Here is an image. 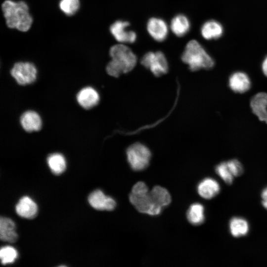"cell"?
<instances>
[{
	"label": "cell",
	"mask_w": 267,
	"mask_h": 267,
	"mask_svg": "<svg viewBox=\"0 0 267 267\" xmlns=\"http://www.w3.org/2000/svg\"><path fill=\"white\" fill-rule=\"evenodd\" d=\"M77 100L83 108L88 109L98 103L99 96L95 89L88 87L80 90L77 95Z\"/></svg>",
	"instance_id": "obj_14"
},
{
	"label": "cell",
	"mask_w": 267,
	"mask_h": 267,
	"mask_svg": "<svg viewBox=\"0 0 267 267\" xmlns=\"http://www.w3.org/2000/svg\"><path fill=\"white\" fill-rule=\"evenodd\" d=\"M47 162L51 172L55 175H60L66 169V163L65 158L60 153L50 154L47 157Z\"/></svg>",
	"instance_id": "obj_23"
},
{
	"label": "cell",
	"mask_w": 267,
	"mask_h": 267,
	"mask_svg": "<svg viewBox=\"0 0 267 267\" xmlns=\"http://www.w3.org/2000/svg\"><path fill=\"white\" fill-rule=\"evenodd\" d=\"M227 166L234 177L240 176L243 173V167L237 159H232L226 162Z\"/></svg>",
	"instance_id": "obj_27"
},
{
	"label": "cell",
	"mask_w": 267,
	"mask_h": 267,
	"mask_svg": "<svg viewBox=\"0 0 267 267\" xmlns=\"http://www.w3.org/2000/svg\"><path fill=\"white\" fill-rule=\"evenodd\" d=\"M88 201L92 207L100 211H112L116 206L113 198L105 195L99 189L94 190L89 195Z\"/></svg>",
	"instance_id": "obj_9"
},
{
	"label": "cell",
	"mask_w": 267,
	"mask_h": 267,
	"mask_svg": "<svg viewBox=\"0 0 267 267\" xmlns=\"http://www.w3.org/2000/svg\"><path fill=\"white\" fill-rule=\"evenodd\" d=\"M80 7L79 0H60L59 7L66 15L71 16L76 13Z\"/></svg>",
	"instance_id": "obj_26"
},
{
	"label": "cell",
	"mask_w": 267,
	"mask_h": 267,
	"mask_svg": "<svg viewBox=\"0 0 267 267\" xmlns=\"http://www.w3.org/2000/svg\"><path fill=\"white\" fill-rule=\"evenodd\" d=\"M147 30L155 41L163 42L167 37L169 29L164 20L157 17H152L147 22Z\"/></svg>",
	"instance_id": "obj_10"
},
{
	"label": "cell",
	"mask_w": 267,
	"mask_h": 267,
	"mask_svg": "<svg viewBox=\"0 0 267 267\" xmlns=\"http://www.w3.org/2000/svg\"><path fill=\"white\" fill-rule=\"evenodd\" d=\"M15 210L19 216L31 219L36 217L38 207L36 203L29 197L23 196L17 203Z\"/></svg>",
	"instance_id": "obj_15"
},
{
	"label": "cell",
	"mask_w": 267,
	"mask_h": 267,
	"mask_svg": "<svg viewBox=\"0 0 267 267\" xmlns=\"http://www.w3.org/2000/svg\"><path fill=\"white\" fill-rule=\"evenodd\" d=\"M230 88L237 93H244L248 91L251 87V81L249 76L244 72L237 71L232 74L228 81Z\"/></svg>",
	"instance_id": "obj_12"
},
{
	"label": "cell",
	"mask_w": 267,
	"mask_h": 267,
	"mask_svg": "<svg viewBox=\"0 0 267 267\" xmlns=\"http://www.w3.org/2000/svg\"><path fill=\"white\" fill-rule=\"evenodd\" d=\"M198 194L205 199H211L220 193L221 186L219 183L211 178L202 179L197 187Z\"/></svg>",
	"instance_id": "obj_11"
},
{
	"label": "cell",
	"mask_w": 267,
	"mask_h": 267,
	"mask_svg": "<svg viewBox=\"0 0 267 267\" xmlns=\"http://www.w3.org/2000/svg\"><path fill=\"white\" fill-rule=\"evenodd\" d=\"M10 73L18 84L26 85L35 81L37 69L31 63L19 62L14 65Z\"/></svg>",
	"instance_id": "obj_7"
},
{
	"label": "cell",
	"mask_w": 267,
	"mask_h": 267,
	"mask_svg": "<svg viewBox=\"0 0 267 267\" xmlns=\"http://www.w3.org/2000/svg\"><path fill=\"white\" fill-rule=\"evenodd\" d=\"M215 172L226 184L230 185L232 183L234 177L230 172L226 162L218 164L215 168Z\"/></svg>",
	"instance_id": "obj_24"
},
{
	"label": "cell",
	"mask_w": 267,
	"mask_h": 267,
	"mask_svg": "<svg viewBox=\"0 0 267 267\" xmlns=\"http://www.w3.org/2000/svg\"><path fill=\"white\" fill-rule=\"evenodd\" d=\"M204 207L200 203L191 204L186 213V218L189 223L194 225L202 224L205 220Z\"/></svg>",
	"instance_id": "obj_22"
},
{
	"label": "cell",
	"mask_w": 267,
	"mask_h": 267,
	"mask_svg": "<svg viewBox=\"0 0 267 267\" xmlns=\"http://www.w3.org/2000/svg\"><path fill=\"white\" fill-rule=\"evenodd\" d=\"M262 69L264 74L267 77V56L265 57L263 61Z\"/></svg>",
	"instance_id": "obj_29"
},
{
	"label": "cell",
	"mask_w": 267,
	"mask_h": 267,
	"mask_svg": "<svg viewBox=\"0 0 267 267\" xmlns=\"http://www.w3.org/2000/svg\"><path fill=\"white\" fill-rule=\"evenodd\" d=\"M0 238L3 241L10 243H14L18 239L15 224L8 218L0 217Z\"/></svg>",
	"instance_id": "obj_16"
},
{
	"label": "cell",
	"mask_w": 267,
	"mask_h": 267,
	"mask_svg": "<svg viewBox=\"0 0 267 267\" xmlns=\"http://www.w3.org/2000/svg\"><path fill=\"white\" fill-rule=\"evenodd\" d=\"M261 198L262 205L267 210V186L262 190Z\"/></svg>",
	"instance_id": "obj_28"
},
{
	"label": "cell",
	"mask_w": 267,
	"mask_h": 267,
	"mask_svg": "<svg viewBox=\"0 0 267 267\" xmlns=\"http://www.w3.org/2000/svg\"><path fill=\"white\" fill-rule=\"evenodd\" d=\"M2 9L7 26L22 31H27L32 23L29 8L24 1L15 2L6 0L2 4Z\"/></svg>",
	"instance_id": "obj_2"
},
{
	"label": "cell",
	"mask_w": 267,
	"mask_h": 267,
	"mask_svg": "<svg viewBox=\"0 0 267 267\" xmlns=\"http://www.w3.org/2000/svg\"><path fill=\"white\" fill-rule=\"evenodd\" d=\"M126 153L128 163L133 170L142 171L149 165L151 152L144 145L138 142L133 144L128 148Z\"/></svg>",
	"instance_id": "obj_5"
},
{
	"label": "cell",
	"mask_w": 267,
	"mask_h": 267,
	"mask_svg": "<svg viewBox=\"0 0 267 267\" xmlns=\"http://www.w3.org/2000/svg\"><path fill=\"white\" fill-rule=\"evenodd\" d=\"M150 195L154 204L160 209H162L171 203V197L169 192L161 186H154L150 191Z\"/></svg>",
	"instance_id": "obj_20"
},
{
	"label": "cell",
	"mask_w": 267,
	"mask_h": 267,
	"mask_svg": "<svg viewBox=\"0 0 267 267\" xmlns=\"http://www.w3.org/2000/svg\"><path fill=\"white\" fill-rule=\"evenodd\" d=\"M248 222L239 217L232 218L229 222V229L232 236L238 238L246 235L249 231Z\"/></svg>",
	"instance_id": "obj_21"
},
{
	"label": "cell",
	"mask_w": 267,
	"mask_h": 267,
	"mask_svg": "<svg viewBox=\"0 0 267 267\" xmlns=\"http://www.w3.org/2000/svg\"><path fill=\"white\" fill-rule=\"evenodd\" d=\"M140 62L146 68L157 77L161 76L167 73L168 63L164 54L160 51H149L142 57Z\"/></svg>",
	"instance_id": "obj_6"
},
{
	"label": "cell",
	"mask_w": 267,
	"mask_h": 267,
	"mask_svg": "<svg viewBox=\"0 0 267 267\" xmlns=\"http://www.w3.org/2000/svg\"><path fill=\"white\" fill-rule=\"evenodd\" d=\"M17 257V251L13 247L6 246L1 248L0 258L2 265L13 263Z\"/></svg>",
	"instance_id": "obj_25"
},
{
	"label": "cell",
	"mask_w": 267,
	"mask_h": 267,
	"mask_svg": "<svg viewBox=\"0 0 267 267\" xmlns=\"http://www.w3.org/2000/svg\"><path fill=\"white\" fill-rule=\"evenodd\" d=\"M200 32L202 37L207 40L217 39L223 34V28L222 25L215 20L206 21L202 25Z\"/></svg>",
	"instance_id": "obj_17"
},
{
	"label": "cell",
	"mask_w": 267,
	"mask_h": 267,
	"mask_svg": "<svg viewBox=\"0 0 267 267\" xmlns=\"http://www.w3.org/2000/svg\"><path fill=\"white\" fill-rule=\"evenodd\" d=\"M250 106L259 120L267 123V93L262 92L255 94L251 100Z\"/></svg>",
	"instance_id": "obj_13"
},
{
	"label": "cell",
	"mask_w": 267,
	"mask_h": 267,
	"mask_svg": "<svg viewBox=\"0 0 267 267\" xmlns=\"http://www.w3.org/2000/svg\"><path fill=\"white\" fill-rule=\"evenodd\" d=\"M109 54L112 59L106 66V71L111 76L118 77L122 74L127 73L132 70L136 64V55L124 44L112 46Z\"/></svg>",
	"instance_id": "obj_1"
},
{
	"label": "cell",
	"mask_w": 267,
	"mask_h": 267,
	"mask_svg": "<svg viewBox=\"0 0 267 267\" xmlns=\"http://www.w3.org/2000/svg\"><path fill=\"white\" fill-rule=\"evenodd\" d=\"M129 26L128 22L118 20L110 26V31L115 39L120 44L134 43L137 36L135 32L128 29Z\"/></svg>",
	"instance_id": "obj_8"
},
{
	"label": "cell",
	"mask_w": 267,
	"mask_h": 267,
	"mask_svg": "<svg viewBox=\"0 0 267 267\" xmlns=\"http://www.w3.org/2000/svg\"><path fill=\"white\" fill-rule=\"evenodd\" d=\"M182 61L190 70L209 69L214 65V61L202 45L195 40L189 41L181 55Z\"/></svg>",
	"instance_id": "obj_3"
},
{
	"label": "cell",
	"mask_w": 267,
	"mask_h": 267,
	"mask_svg": "<svg viewBox=\"0 0 267 267\" xmlns=\"http://www.w3.org/2000/svg\"><path fill=\"white\" fill-rule=\"evenodd\" d=\"M129 200L131 204L140 213L157 216L162 212V209L154 204L148 188L143 182L139 181L134 185L129 195Z\"/></svg>",
	"instance_id": "obj_4"
},
{
	"label": "cell",
	"mask_w": 267,
	"mask_h": 267,
	"mask_svg": "<svg viewBox=\"0 0 267 267\" xmlns=\"http://www.w3.org/2000/svg\"><path fill=\"white\" fill-rule=\"evenodd\" d=\"M170 28L172 32L177 37H183L189 32L190 23L185 15L178 14L172 19Z\"/></svg>",
	"instance_id": "obj_19"
},
{
	"label": "cell",
	"mask_w": 267,
	"mask_h": 267,
	"mask_svg": "<svg viewBox=\"0 0 267 267\" xmlns=\"http://www.w3.org/2000/svg\"><path fill=\"white\" fill-rule=\"evenodd\" d=\"M22 128L28 132L38 131L42 126V120L39 115L36 112L28 111L24 112L20 118Z\"/></svg>",
	"instance_id": "obj_18"
}]
</instances>
